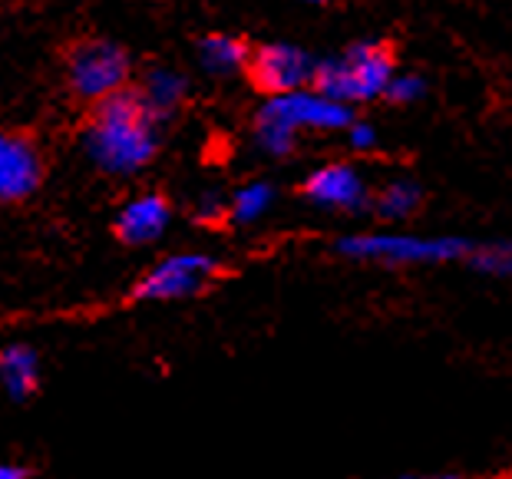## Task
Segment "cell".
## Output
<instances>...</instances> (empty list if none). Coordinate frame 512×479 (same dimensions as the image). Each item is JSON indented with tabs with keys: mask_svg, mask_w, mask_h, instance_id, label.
<instances>
[{
	"mask_svg": "<svg viewBox=\"0 0 512 479\" xmlns=\"http://www.w3.org/2000/svg\"><path fill=\"white\" fill-rule=\"evenodd\" d=\"M159 123L143 96L119 90L96 106L93 123L86 126V152L110 176H133L156 156Z\"/></svg>",
	"mask_w": 512,
	"mask_h": 479,
	"instance_id": "1",
	"label": "cell"
},
{
	"mask_svg": "<svg viewBox=\"0 0 512 479\" xmlns=\"http://www.w3.org/2000/svg\"><path fill=\"white\" fill-rule=\"evenodd\" d=\"M423 189L413 179H390L387 185H380L377 195H370V209L387 222H403L420 209Z\"/></svg>",
	"mask_w": 512,
	"mask_h": 479,
	"instance_id": "12",
	"label": "cell"
},
{
	"mask_svg": "<svg viewBox=\"0 0 512 479\" xmlns=\"http://www.w3.org/2000/svg\"><path fill=\"white\" fill-rule=\"evenodd\" d=\"M43 159L27 136L0 133V202H20L37 192Z\"/></svg>",
	"mask_w": 512,
	"mask_h": 479,
	"instance_id": "9",
	"label": "cell"
},
{
	"mask_svg": "<svg viewBox=\"0 0 512 479\" xmlns=\"http://www.w3.org/2000/svg\"><path fill=\"white\" fill-rule=\"evenodd\" d=\"M248 50L238 37H228V34H212L199 43V60L205 70L212 73H235L242 70L248 63Z\"/></svg>",
	"mask_w": 512,
	"mask_h": 479,
	"instance_id": "14",
	"label": "cell"
},
{
	"mask_svg": "<svg viewBox=\"0 0 512 479\" xmlns=\"http://www.w3.org/2000/svg\"><path fill=\"white\" fill-rule=\"evenodd\" d=\"M301 4H311V7H324L328 0H301Z\"/></svg>",
	"mask_w": 512,
	"mask_h": 479,
	"instance_id": "22",
	"label": "cell"
},
{
	"mask_svg": "<svg viewBox=\"0 0 512 479\" xmlns=\"http://www.w3.org/2000/svg\"><path fill=\"white\" fill-rule=\"evenodd\" d=\"M271 202H275V189L268 182H248L228 202V219L238 225H252L271 209Z\"/></svg>",
	"mask_w": 512,
	"mask_h": 479,
	"instance_id": "16",
	"label": "cell"
},
{
	"mask_svg": "<svg viewBox=\"0 0 512 479\" xmlns=\"http://www.w3.org/2000/svg\"><path fill=\"white\" fill-rule=\"evenodd\" d=\"M0 479H27V470L14 463H0Z\"/></svg>",
	"mask_w": 512,
	"mask_h": 479,
	"instance_id": "20",
	"label": "cell"
},
{
	"mask_svg": "<svg viewBox=\"0 0 512 479\" xmlns=\"http://www.w3.org/2000/svg\"><path fill=\"white\" fill-rule=\"evenodd\" d=\"M0 384L14 400H27L40 384V361L27 344H10L0 351Z\"/></svg>",
	"mask_w": 512,
	"mask_h": 479,
	"instance_id": "11",
	"label": "cell"
},
{
	"mask_svg": "<svg viewBox=\"0 0 512 479\" xmlns=\"http://www.w3.org/2000/svg\"><path fill=\"white\" fill-rule=\"evenodd\" d=\"M463 265L473 268L476 275H486V278H512V238L473 242V252Z\"/></svg>",
	"mask_w": 512,
	"mask_h": 479,
	"instance_id": "15",
	"label": "cell"
},
{
	"mask_svg": "<svg viewBox=\"0 0 512 479\" xmlns=\"http://www.w3.org/2000/svg\"><path fill=\"white\" fill-rule=\"evenodd\" d=\"M139 96H143V103L152 110V116L166 119L169 113H176L185 100V76H179L176 70H166V67L152 70L146 76Z\"/></svg>",
	"mask_w": 512,
	"mask_h": 479,
	"instance_id": "13",
	"label": "cell"
},
{
	"mask_svg": "<svg viewBox=\"0 0 512 479\" xmlns=\"http://www.w3.org/2000/svg\"><path fill=\"white\" fill-rule=\"evenodd\" d=\"M215 258L202 252H179L162 258L156 268L146 271L133 295L139 301H179L199 295L202 285L215 275Z\"/></svg>",
	"mask_w": 512,
	"mask_h": 479,
	"instance_id": "7",
	"label": "cell"
},
{
	"mask_svg": "<svg viewBox=\"0 0 512 479\" xmlns=\"http://www.w3.org/2000/svg\"><path fill=\"white\" fill-rule=\"evenodd\" d=\"M354 123V106L337 103L331 96L318 93L314 86L304 90L268 96L255 116V143L275 159H285L298 146L304 129L311 133H344Z\"/></svg>",
	"mask_w": 512,
	"mask_h": 479,
	"instance_id": "2",
	"label": "cell"
},
{
	"mask_svg": "<svg viewBox=\"0 0 512 479\" xmlns=\"http://www.w3.org/2000/svg\"><path fill=\"white\" fill-rule=\"evenodd\" d=\"M219 212H228V205H222L215 195H209V199H202V205H199V219H215Z\"/></svg>",
	"mask_w": 512,
	"mask_h": 479,
	"instance_id": "19",
	"label": "cell"
},
{
	"mask_svg": "<svg viewBox=\"0 0 512 479\" xmlns=\"http://www.w3.org/2000/svg\"><path fill=\"white\" fill-rule=\"evenodd\" d=\"M129 53L113 40H86L70 50V86L80 100L100 103L126 90Z\"/></svg>",
	"mask_w": 512,
	"mask_h": 479,
	"instance_id": "5",
	"label": "cell"
},
{
	"mask_svg": "<svg viewBox=\"0 0 512 479\" xmlns=\"http://www.w3.org/2000/svg\"><path fill=\"white\" fill-rule=\"evenodd\" d=\"M172 209L169 202L156 192L136 195L133 202H126L116 215V235L123 238L126 245H149L162 238V232L169 228Z\"/></svg>",
	"mask_w": 512,
	"mask_h": 479,
	"instance_id": "10",
	"label": "cell"
},
{
	"mask_svg": "<svg viewBox=\"0 0 512 479\" xmlns=\"http://www.w3.org/2000/svg\"><path fill=\"white\" fill-rule=\"evenodd\" d=\"M245 67L261 93L281 96L311 86L318 60L304 47H294V43H265L255 53H248Z\"/></svg>",
	"mask_w": 512,
	"mask_h": 479,
	"instance_id": "6",
	"label": "cell"
},
{
	"mask_svg": "<svg viewBox=\"0 0 512 479\" xmlns=\"http://www.w3.org/2000/svg\"><path fill=\"white\" fill-rule=\"evenodd\" d=\"M304 199L334 212H361L370 205V192L364 176L347 162H331V166L314 169L304 179Z\"/></svg>",
	"mask_w": 512,
	"mask_h": 479,
	"instance_id": "8",
	"label": "cell"
},
{
	"mask_svg": "<svg viewBox=\"0 0 512 479\" xmlns=\"http://www.w3.org/2000/svg\"><path fill=\"white\" fill-rule=\"evenodd\" d=\"M337 252L354 261H374L387 268H437L466 261L473 242L463 235L423 232H354L337 242Z\"/></svg>",
	"mask_w": 512,
	"mask_h": 479,
	"instance_id": "3",
	"label": "cell"
},
{
	"mask_svg": "<svg viewBox=\"0 0 512 479\" xmlns=\"http://www.w3.org/2000/svg\"><path fill=\"white\" fill-rule=\"evenodd\" d=\"M423 96H427V80H423L420 73H403V70H397L394 76H390L384 100L397 103V106H410V103L423 100Z\"/></svg>",
	"mask_w": 512,
	"mask_h": 479,
	"instance_id": "17",
	"label": "cell"
},
{
	"mask_svg": "<svg viewBox=\"0 0 512 479\" xmlns=\"http://www.w3.org/2000/svg\"><path fill=\"white\" fill-rule=\"evenodd\" d=\"M394 73H397V63L390 57L387 43L361 40V43H351L341 57L318 60L311 86L337 103L361 106V103L384 100L387 83Z\"/></svg>",
	"mask_w": 512,
	"mask_h": 479,
	"instance_id": "4",
	"label": "cell"
},
{
	"mask_svg": "<svg viewBox=\"0 0 512 479\" xmlns=\"http://www.w3.org/2000/svg\"><path fill=\"white\" fill-rule=\"evenodd\" d=\"M344 136H347V143H351L354 152H370V149H377V129L364 123V119H357L354 116V123L344 129Z\"/></svg>",
	"mask_w": 512,
	"mask_h": 479,
	"instance_id": "18",
	"label": "cell"
},
{
	"mask_svg": "<svg viewBox=\"0 0 512 479\" xmlns=\"http://www.w3.org/2000/svg\"><path fill=\"white\" fill-rule=\"evenodd\" d=\"M400 479H460L453 473H433V476H400Z\"/></svg>",
	"mask_w": 512,
	"mask_h": 479,
	"instance_id": "21",
	"label": "cell"
}]
</instances>
